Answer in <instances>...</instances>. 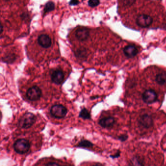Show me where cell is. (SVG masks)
I'll list each match as a JSON object with an SVG mask.
<instances>
[{
	"mask_svg": "<svg viewBox=\"0 0 166 166\" xmlns=\"http://www.w3.org/2000/svg\"><path fill=\"white\" fill-rule=\"evenodd\" d=\"M76 54L77 56L78 57L80 58H86L87 53H86L85 49L82 48L78 50L76 52Z\"/></svg>",
	"mask_w": 166,
	"mask_h": 166,
	"instance_id": "ac0fdd59",
	"label": "cell"
},
{
	"mask_svg": "<svg viewBox=\"0 0 166 166\" xmlns=\"http://www.w3.org/2000/svg\"><path fill=\"white\" fill-rule=\"evenodd\" d=\"M138 49L136 46L133 45H128L123 49V53L125 56L128 58H133L138 54Z\"/></svg>",
	"mask_w": 166,
	"mask_h": 166,
	"instance_id": "30bf717a",
	"label": "cell"
},
{
	"mask_svg": "<svg viewBox=\"0 0 166 166\" xmlns=\"http://www.w3.org/2000/svg\"><path fill=\"white\" fill-rule=\"evenodd\" d=\"M93 166H101L100 165H98V164H97V165H93Z\"/></svg>",
	"mask_w": 166,
	"mask_h": 166,
	"instance_id": "d4e9b609",
	"label": "cell"
},
{
	"mask_svg": "<svg viewBox=\"0 0 166 166\" xmlns=\"http://www.w3.org/2000/svg\"><path fill=\"white\" fill-rule=\"evenodd\" d=\"M27 96L29 100L36 101L39 100L42 96V91L38 86H33L28 89Z\"/></svg>",
	"mask_w": 166,
	"mask_h": 166,
	"instance_id": "8992f818",
	"label": "cell"
},
{
	"mask_svg": "<svg viewBox=\"0 0 166 166\" xmlns=\"http://www.w3.org/2000/svg\"><path fill=\"white\" fill-rule=\"evenodd\" d=\"M51 114L57 118H63L66 116L67 109L64 106L61 104L53 105L50 110Z\"/></svg>",
	"mask_w": 166,
	"mask_h": 166,
	"instance_id": "3957f363",
	"label": "cell"
},
{
	"mask_svg": "<svg viewBox=\"0 0 166 166\" xmlns=\"http://www.w3.org/2000/svg\"><path fill=\"white\" fill-rule=\"evenodd\" d=\"M138 123L143 127L148 129L153 125V120L152 116L148 114H143L138 119Z\"/></svg>",
	"mask_w": 166,
	"mask_h": 166,
	"instance_id": "52a82bcc",
	"label": "cell"
},
{
	"mask_svg": "<svg viewBox=\"0 0 166 166\" xmlns=\"http://www.w3.org/2000/svg\"><path fill=\"white\" fill-rule=\"evenodd\" d=\"M115 123V119L113 117H106L101 119L99 121V124L103 128H110L112 127Z\"/></svg>",
	"mask_w": 166,
	"mask_h": 166,
	"instance_id": "7c38bea8",
	"label": "cell"
},
{
	"mask_svg": "<svg viewBox=\"0 0 166 166\" xmlns=\"http://www.w3.org/2000/svg\"><path fill=\"white\" fill-rule=\"evenodd\" d=\"M93 146V144L86 140H84L80 141L78 144V147H79L85 148H90Z\"/></svg>",
	"mask_w": 166,
	"mask_h": 166,
	"instance_id": "9a60e30c",
	"label": "cell"
},
{
	"mask_svg": "<svg viewBox=\"0 0 166 166\" xmlns=\"http://www.w3.org/2000/svg\"><path fill=\"white\" fill-rule=\"evenodd\" d=\"M120 151H118L115 153V154H114V155H112V156H111V157H113V158H118V157L119 156H120Z\"/></svg>",
	"mask_w": 166,
	"mask_h": 166,
	"instance_id": "603a6c76",
	"label": "cell"
},
{
	"mask_svg": "<svg viewBox=\"0 0 166 166\" xmlns=\"http://www.w3.org/2000/svg\"><path fill=\"white\" fill-rule=\"evenodd\" d=\"M155 81L156 83L160 85L166 84V73H162L156 75L155 77Z\"/></svg>",
	"mask_w": 166,
	"mask_h": 166,
	"instance_id": "4fadbf2b",
	"label": "cell"
},
{
	"mask_svg": "<svg viewBox=\"0 0 166 166\" xmlns=\"http://www.w3.org/2000/svg\"><path fill=\"white\" fill-rule=\"evenodd\" d=\"M128 138V136L127 134H122L118 137L119 140H120L121 142L125 141Z\"/></svg>",
	"mask_w": 166,
	"mask_h": 166,
	"instance_id": "ffe728a7",
	"label": "cell"
},
{
	"mask_svg": "<svg viewBox=\"0 0 166 166\" xmlns=\"http://www.w3.org/2000/svg\"><path fill=\"white\" fill-rule=\"evenodd\" d=\"M45 166H61L58 163L56 162H49L46 164Z\"/></svg>",
	"mask_w": 166,
	"mask_h": 166,
	"instance_id": "7402d4cb",
	"label": "cell"
},
{
	"mask_svg": "<svg viewBox=\"0 0 166 166\" xmlns=\"http://www.w3.org/2000/svg\"><path fill=\"white\" fill-rule=\"evenodd\" d=\"M14 149L19 154L27 153L30 148V144L28 140L22 138L18 139L14 144Z\"/></svg>",
	"mask_w": 166,
	"mask_h": 166,
	"instance_id": "7a4b0ae2",
	"label": "cell"
},
{
	"mask_svg": "<svg viewBox=\"0 0 166 166\" xmlns=\"http://www.w3.org/2000/svg\"><path fill=\"white\" fill-rule=\"evenodd\" d=\"M153 22L152 17L148 15L141 14L139 15L136 19V23L139 27L142 28L150 27Z\"/></svg>",
	"mask_w": 166,
	"mask_h": 166,
	"instance_id": "5b68a950",
	"label": "cell"
},
{
	"mask_svg": "<svg viewBox=\"0 0 166 166\" xmlns=\"http://www.w3.org/2000/svg\"><path fill=\"white\" fill-rule=\"evenodd\" d=\"M129 166H144L139 157H134L129 162Z\"/></svg>",
	"mask_w": 166,
	"mask_h": 166,
	"instance_id": "5bb4252c",
	"label": "cell"
},
{
	"mask_svg": "<svg viewBox=\"0 0 166 166\" xmlns=\"http://www.w3.org/2000/svg\"><path fill=\"white\" fill-rule=\"evenodd\" d=\"M142 100L148 104L153 103L157 99L156 93L153 89L147 90L142 95Z\"/></svg>",
	"mask_w": 166,
	"mask_h": 166,
	"instance_id": "277c9868",
	"label": "cell"
},
{
	"mask_svg": "<svg viewBox=\"0 0 166 166\" xmlns=\"http://www.w3.org/2000/svg\"><path fill=\"white\" fill-rule=\"evenodd\" d=\"M135 1H124V3H124L125 6H131V5H133Z\"/></svg>",
	"mask_w": 166,
	"mask_h": 166,
	"instance_id": "44dd1931",
	"label": "cell"
},
{
	"mask_svg": "<svg viewBox=\"0 0 166 166\" xmlns=\"http://www.w3.org/2000/svg\"><path fill=\"white\" fill-rule=\"evenodd\" d=\"M36 121V117L31 113H26L23 115L18 121V125L22 129H28Z\"/></svg>",
	"mask_w": 166,
	"mask_h": 166,
	"instance_id": "6da1fadb",
	"label": "cell"
},
{
	"mask_svg": "<svg viewBox=\"0 0 166 166\" xmlns=\"http://www.w3.org/2000/svg\"><path fill=\"white\" fill-rule=\"evenodd\" d=\"M75 35L79 41H86L89 36V30L85 28H79L76 30Z\"/></svg>",
	"mask_w": 166,
	"mask_h": 166,
	"instance_id": "8fae6325",
	"label": "cell"
},
{
	"mask_svg": "<svg viewBox=\"0 0 166 166\" xmlns=\"http://www.w3.org/2000/svg\"><path fill=\"white\" fill-rule=\"evenodd\" d=\"M51 78L53 83L56 84H60L63 81L64 74L61 70L55 69L51 74Z\"/></svg>",
	"mask_w": 166,
	"mask_h": 166,
	"instance_id": "9c48e42d",
	"label": "cell"
},
{
	"mask_svg": "<svg viewBox=\"0 0 166 166\" xmlns=\"http://www.w3.org/2000/svg\"><path fill=\"white\" fill-rule=\"evenodd\" d=\"M88 5L92 8L97 7L99 5L100 3V1L98 0H90L88 2Z\"/></svg>",
	"mask_w": 166,
	"mask_h": 166,
	"instance_id": "d6986e66",
	"label": "cell"
},
{
	"mask_svg": "<svg viewBox=\"0 0 166 166\" xmlns=\"http://www.w3.org/2000/svg\"></svg>",
	"mask_w": 166,
	"mask_h": 166,
	"instance_id": "484cf974",
	"label": "cell"
},
{
	"mask_svg": "<svg viewBox=\"0 0 166 166\" xmlns=\"http://www.w3.org/2000/svg\"><path fill=\"white\" fill-rule=\"evenodd\" d=\"M38 42L39 45L43 48L47 49L50 48L52 44V40L49 36L45 34H42L38 38Z\"/></svg>",
	"mask_w": 166,
	"mask_h": 166,
	"instance_id": "ba28073f",
	"label": "cell"
},
{
	"mask_svg": "<svg viewBox=\"0 0 166 166\" xmlns=\"http://www.w3.org/2000/svg\"><path fill=\"white\" fill-rule=\"evenodd\" d=\"M55 8V3L53 2H48L45 4L44 11L45 12H50Z\"/></svg>",
	"mask_w": 166,
	"mask_h": 166,
	"instance_id": "e0dca14e",
	"label": "cell"
},
{
	"mask_svg": "<svg viewBox=\"0 0 166 166\" xmlns=\"http://www.w3.org/2000/svg\"><path fill=\"white\" fill-rule=\"evenodd\" d=\"M79 116L80 118H83L84 119H90L91 118L90 114L88 111V110L85 108H84L81 110Z\"/></svg>",
	"mask_w": 166,
	"mask_h": 166,
	"instance_id": "2e32d148",
	"label": "cell"
},
{
	"mask_svg": "<svg viewBox=\"0 0 166 166\" xmlns=\"http://www.w3.org/2000/svg\"><path fill=\"white\" fill-rule=\"evenodd\" d=\"M79 3V2L78 1H72L70 2L69 3L70 5H71V6H75V5H78Z\"/></svg>",
	"mask_w": 166,
	"mask_h": 166,
	"instance_id": "cb8c5ba5",
	"label": "cell"
}]
</instances>
